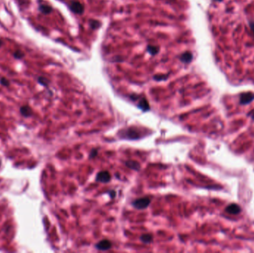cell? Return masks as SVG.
<instances>
[{"label": "cell", "instance_id": "obj_1", "mask_svg": "<svg viewBox=\"0 0 254 253\" xmlns=\"http://www.w3.org/2000/svg\"><path fill=\"white\" fill-rule=\"evenodd\" d=\"M151 200L149 197H141V198L137 199L136 200L133 202L132 205L135 208L138 210H143L148 207V206L150 203Z\"/></svg>", "mask_w": 254, "mask_h": 253}, {"label": "cell", "instance_id": "obj_2", "mask_svg": "<svg viewBox=\"0 0 254 253\" xmlns=\"http://www.w3.org/2000/svg\"><path fill=\"white\" fill-rule=\"evenodd\" d=\"M69 8L71 11H73L75 14H82L83 12V5L81 3H80L79 2H76V1H72L71 2L70 5H69Z\"/></svg>", "mask_w": 254, "mask_h": 253}, {"label": "cell", "instance_id": "obj_3", "mask_svg": "<svg viewBox=\"0 0 254 253\" xmlns=\"http://www.w3.org/2000/svg\"><path fill=\"white\" fill-rule=\"evenodd\" d=\"M96 180L102 183H108L111 180V175L108 172H101L97 175Z\"/></svg>", "mask_w": 254, "mask_h": 253}, {"label": "cell", "instance_id": "obj_4", "mask_svg": "<svg viewBox=\"0 0 254 253\" xmlns=\"http://www.w3.org/2000/svg\"><path fill=\"white\" fill-rule=\"evenodd\" d=\"M111 247V243L108 240L101 241L96 245V248L99 250H108Z\"/></svg>", "mask_w": 254, "mask_h": 253}, {"label": "cell", "instance_id": "obj_5", "mask_svg": "<svg viewBox=\"0 0 254 253\" xmlns=\"http://www.w3.org/2000/svg\"><path fill=\"white\" fill-rule=\"evenodd\" d=\"M126 138L128 139H137L139 138V133L135 129H128L125 133Z\"/></svg>", "mask_w": 254, "mask_h": 253}, {"label": "cell", "instance_id": "obj_6", "mask_svg": "<svg viewBox=\"0 0 254 253\" xmlns=\"http://www.w3.org/2000/svg\"><path fill=\"white\" fill-rule=\"evenodd\" d=\"M181 61L185 63H189L193 59V54L190 52H185L181 55L180 58Z\"/></svg>", "mask_w": 254, "mask_h": 253}, {"label": "cell", "instance_id": "obj_7", "mask_svg": "<svg viewBox=\"0 0 254 253\" xmlns=\"http://www.w3.org/2000/svg\"><path fill=\"white\" fill-rule=\"evenodd\" d=\"M39 11H40L42 14H49L52 11V8L49 5H46V4H42V5H39Z\"/></svg>", "mask_w": 254, "mask_h": 253}, {"label": "cell", "instance_id": "obj_8", "mask_svg": "<svg viewBox=\"0 0 254 253\" xmlns=\"http://www.w3.org/2000/svg\"><path fill=\"white\" fill-rule=\"evenodd\" d=\"M20 113L25 117H28L32 114V110L28 105H24L20 108Z\"/></svg>", "mask_w": 254, "mask_h": 253}, {"label": "cell", "instance_id": "obj_9", "mask_svg": "<svg viewBox=\"0 0 254 253\" xmlns=\"http://www.w3.org/2000/svg\"><path fill=\"white\" fill-rule=\"evenodd\" d=\"M138 106H139V108H141V109L143 110V111H147V110L149 109V103H148L147 100H146L145 98L141 99V100H140L139 105H138Z\"/></svg>", "mask_w": 254, "mask_h": 253}, {"label": "cell", "instance_id": "obj_10", "mask_svg": "<svg viewBox=\"0 0 254 253\" xmlns=\"http://www.w3.org/2000/svg\"><path fill=\"white\" fill-rule=\"evenodd\" d=\"M126 166H128L129 168H130V169H134V170H139L140 168H141V166H140V164L138 163V162H136V161H127V162H126Z\"/></svg>", "mask_w": 254, "mask_h": 253}, {"label": "cell", "instance_id": "obj_11", "mask_svg": "<svg viewBox=\"0 0 254 253\" xmlns=\"http://www.w3.org/2000/svg\"><path fill=\"white\" fill-rule=\"evenodd\" d=\"M240 210H241V209L239 208V206L235 204L230 205V206H229L227 208V211L228 212L232 213V214H237V213L239 212Z\"/></svg>", "mask_w": 254, "mask_h": 253}, {"label": "cell", "instance_id": "obj_12", "mask_svg": "<svg viewBox=\"0 0 254 253\" xmlns=\"http://www.w3.org/2000/svg\"><path fill=\"white\" fill-rule=\"evenodd\" d=\"M147 51L150 54L152 55H155L157 54L159 51V48L157 46H148L147 47Z\"/></svg>", "mask_w": 254, "mask_h": 253}, {"label": "cell", "instance_id": "obj_13", "mask_svg": "<svg viewBox=\"0 0 254 253\" xmlns=\"http://www.w3.org/2000/svg\"><path fill=\"white\" fill-rule=\"evenodd\" d=\"M141 240L143 241V243L149 244V243H150L151 241H152V236L149 234H143V235L141 237Z\"/></svg>", "mask_w": 254, "mask_h": 253}, {"label": "cell", "instance_id": "obj_14", "mask_svg": "<svg viewBox=\"0 0 254 253\" xmlns=\"http://www.w3.org/2000/svg\"><path fill=\"white\" fill-rule=\"evenodd\" d=\"M37 81H38V83H39V84L42 85V86H45V87H48V86H49V80L44 77H38Z\"/></svg>", "mask_w": 254, "mask_h": 253}, {"label": "cell", "instance_id": "obj_15", "mask_svg": "<svg viewBox=\"0 0 254 253\" xmlns=\"http://www.w3.org/2000/svg\"><path fill=\"white\" fill-rule=\"evenodd\" d=\"M13 56H14V57L15 58V59H22L24 56H25V53H24L22 51L16 50L14 52V53H13Z\"/></svg>", "mask_w": 254, "mask_h": 253}, {"label": "cell", "instance_id": "obj_16", "mask_svg": "<svg viewBox=\"0 0 254 253\" xmlns=\"http://www.w3.org/2000/svg\"><path fill=\"white\" fill-rule=\"evenodd\" d=\"M0 84L3 86H5V87H8V86H10V82L9 80H7L5 77H2L0 79Z\"/></svg>", "mask_w": 254, "mask_h": 253}, {"label": "cell", "instance_id": "obj_17", "mask_svg": "<svg viewBox=\"0 0 254 253\" xmlns=\"http://www.w3.org/2000/svg\"><path fill=\"white\" fill-rule=\"evenodd\" d=\"M166 78H167V76L163 75V74H158V75L154 76V79H155V80H158V81L166 80Z\"/></svg>", "mask_w": 254, "mask_h": 253}, {"label": "cell", "instance_id": "obj_18", "mask_svg": "<svg viewBox=\"0 0 254 253\" xmlns=\"http://www.w3.org/2000/svg\"><path fill=\"white\" fill-rule=\"evenodd\" d=\"M91 26L93 29H95V28H97L98 27L101 26V22L97 20H92L91 22Z\"/></svg>", "mask_w": 254, "mask_h": 253}, {"label": "cell", "instance_id": "obj_19", "mask_svg": "<svg viewBox=\"0 0 254 253\" xmlns=\"http://www.w3.org/2000/svg\"><path fill=\"white\" fill-rule=\"evenodd\" d=\"M96 155H97V150L94 149V150L91 152V155H90V158H94V157H95Z\"/></svg>", "mask_w": 254, "mask_h": 253}, {"label": "cell", "instance_id": "obj_20", "mask_svg": "<svg viewBox=\"0 0 254 253\" xmlns=\"http://www.w3.org/2000/svg\"><path fill=\"white\" fill-rule=\"evenodd\" d=\"M2 45H3V42H2V39H0V48L2 47Z\"/></svg>", "mask_w": 254, "mask_h": 253}]
</instances>
